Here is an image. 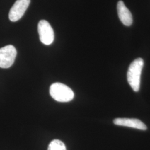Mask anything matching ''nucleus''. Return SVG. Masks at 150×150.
Returning a JSON list of instances; mask_svg holds the SVG:
<instances>
[{
    "mask_svg": "<svg viewBox=\"0 0 150 150\" xmlns=\"http://www.w3.org/2000/svg\"><path fill=\"white\" fill-rule=\"evenodd\" d=\"M144 65L143 59L138 58L134 59L129 66L127 78L129 85L134 92H138L139 90L141 76Z\"/></svg>",
    "mask_w": 150,
    "mask_h": 150,
    "instance_id": "1",
    "label": "nucleus"
},
{
    "mask_svg": "<svg viewBox=\"0 0 150 150\" xmlns=\"http://www.w3.org/2000/svg\"><path fill=\"white\" fill-rule=\"evenodd\" d=\"M50 93L54 100L58 102H69L74 98V93L70 87L59 82L50 86Z\"/></svg>",
    "mask_w": 150,
    "mask_h": 150,
    "instance_id": "2",
    "label": "nucleus"
},
{
    "mask_svg": "<svg viewBox=\"0 0 150 150\" xmlns=\"http://www.w3.org/2000/svg\"><path fill=\"white\" fill-rule=\"evenodd\" d=\"M16 55V48L12 45H7L0 48V67H10L15 62Z\"/></svg>",
    "mask_w": 150,
    "mask_h": 150,
    "instance_id": "3",
    "label": "nucleus"
},
{
    "mask_svg": "<svg viewBox=\"0 0 150 150\" xmlns=\"http://www.w3.org/2000/svg\"><path fill=\"white\" fill-rule=\"evenodd\" d=\"M38 32L40 41L46 45H50L54 42V35L53 28L46 20H41L38 24Z\"/></svg>",
    "mask_w": 150,
    "mask_h": 150,
    "instance_id": "4",
    "label": "nucleus"
},
{
    "mask_svg": "<svg viewBox=\"0 0 150 150\" xmlns=\"http://www.w3.org/2000/svg\"><path fill=\"white\" fill-rule=\"evenodd\" d=\"M30 0H17L9 12V19L12 22L21 19L30 5Z\"/></svg>",
    "mask_w": 150,
    "mask_h": 150,
    "instance_id": "5",
    "label": "nucleus"
},
{
    "mask_svg": "<svg viewBox=\"0 0 150 150\" xmlns=\"http://www.w3.org/2000/svg\"><path fill=\"white\" fill-rule=\"evenodd\" d=\"M116 125L129 127L140 130H146L147 126L145 123L136 118H117L113 120Z\"/></svg>",
    "mask_w": 150,
    "mask_h": 150,
    "instance_id": "6",
    "label": "nucleus"
},
{
    "mask_svg": "<svg viewBox=\"0 0 150 150\" xmlns=\"http://www.w3.org/2000/svg\"><path fill=\"white\" fill-rule=\"evenodd\" d=\"M117 9L118 17L121 22L126 26H131L133 22L132 16L122 1H118Z\"/></svg>",
    "mask_w": 150,
    "mask_h": 150,
    "instance_id": "7",
    "label": "nucleus"
},
{
    "mask_svg": "<svg viewBox=\"0 0 150 150\" xmlns=\"http://www.w3.org/2000/svg\"><path fill=\"white\" fill-rule=\"evenodd\" d=\"M48 150H66V146L59 139H54L48 146Z\"/></svg>",
    "mask_w": 150,
    "mask_h": 150,
    "instance_id": "8",
    "label": "nucleus"
}]
</instances>
